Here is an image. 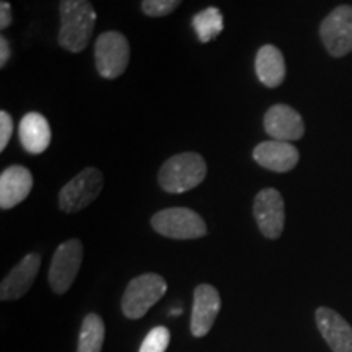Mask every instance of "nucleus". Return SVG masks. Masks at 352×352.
Here are the masks:
<instances>
[{"label":"nucleus","mask_w":352,"mask_h":352,"mask_svg":"<svg viewBox=\"0 0 352 352\" xmlns=\"http://www.w3.org/2000/svg\"><path fill=\"white\" fill-rule=\"evenodd\" d=\"M60 47L69 52H82L90 43L96 23V12L90 0H60L59 3Z\"/></svg>","instance_id":"f257e3e1"},{"label":"nucleus","mask_w":352,"mask_h":352,"mask_svg":"<svg viewBox=\"0 0 352 352\" xmlns=\"http://www.w3.org/2000/svg\"><path fill=\"white\" fill-rule=\"evenodd\" d=\"M206 175H208V165L202 155L196 152H183L168 158L162 165L158 171V183L164 191L179 195L199 186L204 182Z\"/></svg>","instance_id":"f03ea898"},{"label":"nucleus","mask_w":352,"mask_h":352,"mask_svg":"<svg viewBox=\"0 0 352 352\" xmlns=\"http://www.w3.org/2000/svg\"><path fill=\"white\" fill-rule=\"evenodd\" d=\"M166 280L162 276L147 272L127 284L122 296V314L131 320H139L165 296Z\"/></svg>","instance_id":"7ed1b4c3"},{"label":"nucleus","mask_w":352,"mask_h":352,"mask_svg":"<svg viewBox=\"0 0 352 352\" xmlns=\"http://www.w3.org/2000/svg\"><path fill=\"white\" fill-rule=\"evenodd\" d=\"M151 223L157 233L173 240H196L208 233L204 219L188 208L160 210L153 215Z\"/></svg>","instance_id":"20e7f679"},{"label":"nucleus","mask_w":352,"mask_h":352,"mask_svg":"<svg viewBox=\"0 0 352 352\" xmlns=\"http://www.w3.org/2000/svg\"><path fill=\"white\" fill-rule=\"evenodd\" d=\"M131 59L129 41L120 32L101 33L95 43V65L103 78L113 80L126 72Z\"/></svg>","instance_id":"39448f33"},{"label":"nucleus","mask_w":352,"mask_h":352,"mask_svg":"<svg viewBox=\"0 0 352 352\" xmlns=\"http://www.w3.org/2000/svg\"><path fill=\"white\" fill-rule=\"evenodd\" d=\"M103 189V173L95 166H88L74 176L59 192V208L65 214H76L88 208Z\"/></svg>","instance_id":"423d86ee"},{"label":"nucleus","mask_w":352,"mask_h":352,"mask_svg":"<svg viewBox=\"0 0 352 352\" xmlns=\"http://www.w3.org/2000/svg\"><path fill=\"white\" fill-rule=\"evenodd\" d=\"M83 261V246L80 240L64 241L56 250L50 266V285L56 294L63 296L74 284Z\"/></svg>","instance_id":"0eeeda50"},{"label":"nucleus","mask_w":352,"mask_h":352,"mask_svg":"<svg viewBox=\"0 0 352 352\" xmlns=\"http://www.w3.org/2000/svg\"><path fill=\"white\" fill-rule=\"evenodd\" d=\"M320 36L333 57H344L352 52V7L340 6L321 21Z\"/></svg>","instance_id":"6e6552de"},{"label":"nucleus","mask_w":352,"mask_h":352,"mask_svg":"<svg viewBox=\"0 0 352 352\" xmlns=\"http://www.w3.org/2000/svg\"><path fill=\"white\" fill-rule=\"evenodd\" d=\"M253 214L258 228L266 239L276 240L283 235L285 210L284 199L277 189L266 188L258 192L253 202Z\"/></svg>","instance_id":"1a4fd4ad"},{"label":"nucleus","mask_w":352,"mask_h":352,"mask_svg":"<svg viewBox=\"0 0 352 352\" xmlns=\"http://www.w3.org/2000/svg\"><path fill=\"white\" fill-rule=\"evenodd\" d=\"M264 131L274 140L292 142L305 134L302 116L287 104H274L264 114Z\"/></svg>","instance_id":"9d476101"},{"label":"nucleus","mask_w":352,"mask_h":352,"mask_svg":"<svg viewBox=\"0 0 352 352\" xmlns=\"http://www.w3.org/2000/svg\"><path fill=\"white\" fill-rule=\"evenodd\" d=\"M220 311V294L210 284H201L195 289L191 333L195 338L206 336L212 328Z\"/></svg>","instance_id":"9b49d317"},{"label":"nucleus","mask_w":352,"mask_h":352,"mask_svg":"<svg viewBox=\"0 0 352 352\" xmlns=\"http://www.w3.org/2000/svg\"><path fill=\"white\" fill-rule=\"evenodd\" d=\"M39 267H41V256L38 253H30L16 264L8 274L3 277L0 285V298L2 300H16L23 297L36 279Z\"/></svg>","instance_id":"f8f14e48"},{"label":"nucleus","mask_w":352,"mask_h":352,"mask_svg":"<svg viewBox=\"0 0 352 352\" xmlns=\"http://www.w3.org/2000/svg\"><path fill=\"white\" fill-rule=\"evenodd\" d=\"M253 158L263 168L276 171V173H285L296 168L300 155L290 142L272 139L258 144L253 151Z\"/></svg>","instance_id":"ddd939ff"},{"label":"nucleus","mask_w":352,"mask_h":352,"mask_svg":"<svg viewBox=\"0 0 352 352\" xmlns=\"http://www.w3.org/2000/svg\"><path fill=\"white\" fill-rule=\"evenodd\" d=\"M315 318L321 336L333 352H352V327L338 311L320 307Z\"/></svg>","instance_id":"4468645a"},{"label":"nucleus","mask_w":352,"mask_h":352,"mask_svg":"<svg viewBox=\"0 0 352 352\" xmlns=\"http://www.w3.org/2000/svg\"><path fill=\"white\" fill-rule=\"evenodd\" d=\"M33 189L32 171L21 165H12L0 175V208H15L28 197Z\"/></svg>","instance_id":"2eb2a0df"},{"label":"nucleus","mask_w":352,"mask_h":352,"mask_svg":"<svg viewBox=\"0 0 352 352\" xmlns=\"http://www.w3.org/2000/svg\"><path fill=\"white\" fill-rule=\"evenodd\" d=\"M19 138L21 147L26 152L39 155V153L46 152V148L51 144L50 122L41 113H26L20 121Z\"/></svg>","instance_id":"dca6fc26"},{"label":"nucleus","mask_w":352,"mask_h":352,"mask_svg":"<svg viewBox=\"0 0 352 352\" xmlns=\"http://www.w3.org/2000/svg\"><path fill=\"white\" fill-rule=\"evenodd\" d=\"M254 69L259 82L267 88H276L284 82L285 78V60L283 52L272 44H264L259 47Z\"/></svg>","instance_id":"f3484780"},{"label":"nucleus","mask_w":352,"mask_h":352,"mask_svg":"<svg viewBox=\"0 0 352 352\" xmlns=\"http://www.w3.org/2000/svg\"><path fill=\"white\" fill-rule=\"evenodd\" d=\"M104 342V323L101 316L88 314L83 318L77 352H101Z\"/></svg>","instance_id":"a211bd4d"},{"label":"nucleus","mask_w":352,"mask_h":352,"mask_svg":"<svg viewBox=\"0 0 352 352\" xmlns=\"http://www.w3.org/2000/svg\"><path fill=\"white\" fill-rule=\"evenodd\" d=\"M192 28H195L201 43L212 41L223 30L222 12L217 7H209L196 13L195 19H192Z\"/></svg>","instance_id":"6ab92c4d"},{"label":"nucleus","mask_w":352,"mask_h":352,"mask_svg":"<svg viewBox=\"0 0 352 352\" xmlns=\"http://www.w3.org/2000/svg\"><path fill=\"white\" fill-rule=\"evenodd\" d=\"M168 344L170 331L165 327H157L145 336L139 352H165Z\"/></svg>","instance_id":"aec40b11"},{"label":"nucleus","mask_w":352,"mask_h":352,"mask_svg":"<svg viewBox=\"0 0 352 352\" xmlns=\"http://www.w3.org/2000/svg\"><path fill=\"white\" fill-rule=\"evenodd\" d=\"M182 0H142V12L147 16H166L179 7Z\"/></svg>","instance_id":"412c9836"},{"label":"nucleus","mask_w":352,"mask_h":352,"mask_svg":"<svg viewBox=\"0 0 352 352\" xmlns=\"http://www.w3.org/2000/svg\"><path fill=\"white\" fill-rule=\"evenodd\" d=\"M13 132V120L7 111H0V151H6Z\"/></svg>","instance_id":"4be33fe9"},{"label":"nucleus","mask_w":352,"mask_h":352,"mask_svg":"<svg viewBox=\"0 0 352 352\" xmlns=\"http://www.w3.org/2000/svg\"><path fill=\"white\" fill-rule=\"evenodd\" d=\"M10 23H12V7L10 3L3 0V2L0 3V28L7 30L8 26H10Z\"/></svg>","instance_id":"5701e85b"},{"label":"nucleus","mask_w":352,"mask_h":352,"mask_svg":"<svg viewBox=\"0 0 352 352\" xmlns=\"http://www.w3.org/2000/svg\"><path fill=\"white\" fill-rule=\"evenodd\" d=\"M8 59H10V43L7 38H0V67H6Z\"/></svg>","instance_id":"b1692460"}]
</instances>
